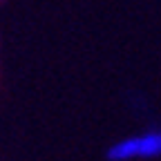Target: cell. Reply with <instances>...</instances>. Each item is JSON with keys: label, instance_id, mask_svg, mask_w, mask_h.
Segmentation results:
<instances>
[{"label": "cell", "instance_id": "6da1fadb", "mask_svg": "<svg viewBox=\"0 0 161 161\" xmlns=\"http://www.w3.org/2000/svg\"><path fill=\"white\" fill-rule=\"evenodd\" d=\"M161 154V132H146L130 139H123L108 150L112 161H130V159H148Z\"/></svg>", "mask_w": 161, "mask_h": 161}]
</instances>
